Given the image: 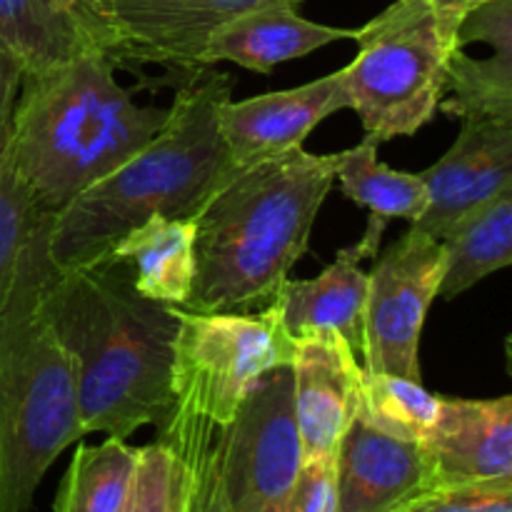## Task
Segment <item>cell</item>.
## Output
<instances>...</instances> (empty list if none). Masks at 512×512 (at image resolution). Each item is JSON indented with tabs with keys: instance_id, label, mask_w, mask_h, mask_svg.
<instances>
[{
	"instance_id": "obj_32",
	"label": "cell",
	"mask_w": 512,
	"mask_h": 512,
	"mask_svg": "<svg viewBox=\"0 0 512 512\" xmlns=\"http://www.w3.org/2000/svg\"><path fill=\"white\" fill-rule=\"evenodd\" d=\"M485 3H493V0H430V5L455 25L463 23L473 10H478Z\"/></svg>"
},
{
	"instance_id": "obj_11",
	"label": "cell",
	"mask_w": 512,
	"mask_h": 512,
	"mask_svg": "<svg viewBox=\"0 0 512 512\" xmlns=\"http://www.w3.org/2000/svg\"><path fill=\"white\" fill-rule=\"evenodd\" d=\"M360 368L353 348L335 330L293 338V408L303 460L338 455L345 428L358 413Z\"/></svg>"
},
{
	"instance_id": "obj_12",
	"label": "cell",
	"mask_w": 512,
	"mask_h": 512,
	"mask_svg": "<svg viewBox=\"0 0 512 512\" xmlns=\"http://www.w3.org/2000/svg\"><path fill=\"white\" fill-rule=\"evenodd\" d=\"M345 108H350L345 73L335 70L293 90L255 95L238 103L230 100L220 115V130L230 160L240 170L303 148V140L325 118Z\"/></svg>"
},
{
	"instance_id": "obj_23",
	"label": "cell",
	"mask_w": 512,
	"mask_h": 512,
	"mask_svg": "<svg viewBox=\"0 0 512 512\" xmlns=\"http://www.w3.org/2000/svg\"><path fill=\"white\" fill-rule=\"evenodd\" d=\"M138 448L120 438L80 445L60 483L55 512H120L133 480Z\"/></svg>"
},
{
	"instance_id": "obj_26",
	"label": "cell",
	"mask_w": 512,
	"mask_h": 512,
	"mask_svg": "<svg viewBox=\"0 0 512 512\" xmlns=\"http://www.w3.org/2000/svg\"><path fill=\"white\" fill-rule=\"evenodd\" d=\"M8 128L10 120L0 133V313L8 300L25 243L38 220L43 218V213L35 208L33 198L25 190L23 180L18 178L13 155H10Z\"/></svg>"
},
{
	"instance_id": "obj_8",
	"label": "cell",
	"mask_w": 512,
	"mask_h": 512,
	"mask_svg": "<svg viewBox=\"0 0 512 512\" xmlns=\"http://www.w3.org/2000/svg\"><path fill=\"white\" fill-rule=\"evenodd\" d=\"M303 448L293 408V370L278 365L245 393L225 425L223 483L233 512H293Z\"/></svg>"
},
{
	"instance_id": "obj_9",
	"label": "cell",
	"mask_w": 512,
	"mask_h": 512,
	"mask_svg": "<svg viewBox=\"0 0 512 512\" xmlns=\"http://www.w3.org/2000/svg\"><path fill=\"white\" fill-rule=\"evenodd\" d=\"M303 0H85L95 40L113 65L200 70L210 35L248 10Z\"/></svg>"
},
{
	"instance_id": "obj_13",
	"label": "cell",
	"mask_w": 512,
	"mask_h": 512,
	"mask_svg": "<svg viewBox=\"0 0 512 512\" xmlns=\"http://www.w3.org/2000/svg\"><path fill=\"white\" fill-rule=\"evenodd\" d=\"M420 178L428 210L410 228L440 240L470 210L512 188V123L465 120L453 148Z\"/></svg>"
},
{
	"instance_id": "obj_2",
	"label": "cell",
	"mask_w": 512,
	"mask_h": 512,
	"mask_svg": "<svg viewBox=\"0 0 512 512\" xmlns=\"http://www.w3.org/2000/svg\"><path fill=\"white\" fill-rule=\"evenodd\" d=\"M338 153L293 148L240 168L195 218V280L185 310L260 313L308 253Z\"/></svg>"
},
{
	"instance_id": "obj_14",
	"label": "cell",
	"mask_w": 512,
	"mask_h": 512,
	"mask_svg": "<svg viewBox=\"0 0 512 512\" xmlns=\"http://www.w3.org/2000/svg\"><path fill=\"white\" fill-rule=\"evenodd\" d=\"M338 512H395L433 488L423 445L373 428L358 413L335 455Z\"/></svg>"
},
{
	"instance_id": "obj_20",
	"label": "cell",
	"mask_w": 512,
	"mask_h": 512,
	"mask_svg": "<svg viewBox=\"0 0 512 512\" xmlns=\"http://www.w3.org/2000/svg\"><path fill=\"white\" fill-rule=\"evenodd\" d=\"M335 180L353 203L370 210V223L358 240L365 258L378 255L380 238L390 220L418 223L428 210V188L420 173H403L378 160V145L363 138V143L338 153Z\"/></svg>"
},
{
	"instance_id": "obj_30",
	"label": "cell",
	"mask_w": 512,
	"mask_h": 512,
	"mask_svg": "<svg viewBox=\"0 0 512 512\" xmlns=\"http://www.w3.org/2000/svg\"><path fill=\"white\" fill-rule=\"evenodd\" d=\"M470 40H485L493 43L495 50H512V23H510V0H493L480 5L460 23L458 43L463 48Z\"/></svg>"
},
{
	"instance_id": "obj_29",
	"label": "cell",
	"mask_w": 512,
	"mask_h": 512,
	"mask_svg": "<svg viewBox=\"0 0 512 512\" xmlns=\"http://www.w3.org/2000/svg\"><path fill=\"white\" fill-rule=\"evenodd\" d=\"M293 512H338L335 458L303 460L293 493Z\"/></svg>"
},
{
	"instance_id": "obj_16",
	"label": "cell",
	"mask_w": 512,
	"mask_h": 512,
	"mask_svg": "<svg viewBox=\"0 0 512 512\" xmlns=\"http://www.w3.org/2000/svg\"><path fill=\"white\" fill-rule=\"evenodd\" d=\"M365 253L360 245L343 248L318 278L285 280L278 295L268 305L280 328L290 340L310 330H335L363 355L365 348V300H368V273L360 268Z\"/></svg>"
},
{
	"instance_id": "obj_24",
	"label": "cell",
	"mask_w": 512,
	"mask_h": 512,
	"mask_svg": "<svg viewBox=\"0 0 512 512\" xmlns=\"http://www.w3.org/2000/svg\"><path fill=\"white\" fill-rule=\"evenodd\" d=\"M443 113L465 120L512 123V50L493 58H470L458 48L450 58L448 88L438 105Z\"/></svg>"
},
{
	"instance_id": "obj_3",
	"label": "cell",
	"mask_w": 512,
	"mask_h": 512,
	"mask_svg": "<svg viewBox=\"0 0 512 512\" xmlns=\"http://www.w3.org/2000/svg\"><path fill=\"white\" fill-rule=\"evenodd\" d=\"M233 83L225 73L195 75L178 90L153 143L50 215L48 258L55 268H80L150 215L198 218L235 170L220 130Z\"/></svg>"
},
{
	"instance_id": "obj_28",
	"label": "cell",
	"mask_w": 512,
	"mask_h": 512,
	"mask_svg": "<svg viewBox=\"0 0 512 512\" xmlns=\"http://www.w3.org/2000/svg\"><path fill=\"white\" fill-rule=\"evenodd\" d=\"M395 512H512V480L435 485Z\"/></svg>"
},
{
	"instance_id": "obj_17",
	"label": "cell",
	"mask_w": 512,
	"mask_h": 512,
	"mask_svg": "<svg viewBox=\"0 0 512 512\" xmlns=\"http://www.w3.org/2000/svg\"><path fill=\"white\" fill-rule=\"evenodd\" d=\"M338 40H355V30L313 23L300 18L298 8L270 5L220 25L205 45V65L228 60L253 73H270L275 65L303 58Z\"/></svg>"
},
{
	"instance_id": "obj_6",
	"label": "cell",
	"mask_w": 512,
	"mask_h": 512,
	"mask_svg": "<svg viewBox=\"0 0 512 512\" xmlns=\"http://www.w3.org/2000/svg\"><path fill=\"white\" fill-rule=\"evenodd\" d=\"M458 30L430 0H395L355 30L358 55L343 73L365 140L408 138L435 118L460 48Z\"/></svg>"
},
{
	"instance_id": "obj_5",
	"label": "cell",
	"mask_w": 512,
	"mask_h": 512,
	"mask_svg": "<svg viewBox=\"0 0 512 512\" xmlns=\"http://www.w3.org/2000/svg\"><path fill=\"white\" fill-rule=\"evenodd\" d=\"M48 228L50 215H43L0 313V512H28L50 465L85 438L78 368L43 303Z\"/></svg>"
},
{
	"instance_id": "obj_10",
	"label": "cell",
	"mask_w": 512,
	"mask_h": 512,
	"mask_svg": "<svg viewBox=\"0 0 512 512\" xmlns=\"http://www.w3.org/2000/svg\"><path fill=\"white\" fill-rule=\"evenodd\" d=\"M443 270V243L415 228L375 260L365 300V370L420 380V335Z\"/></svg>"
},
{
	"instance_id": "obj_31",
	"label": "cell",
	"mask_w": 512,
	"mask_h": 512,
	"mask_svg": "<svg viewBox=\"0 0 512 512\" xmlns=\"http://www.w3.org/2000/svg\"><path fill=\"white\" fill-rule=\"evenodd\" d=\"M20 78H23V65H20L18 58L0 43V133H3V128L8 125L10 113H13Z\"/></svg>"
},
{
	"instance_id": "obj_21",
	"label": "cell",
	"mask_w": 512,
	"mask_h": 512,
	"mask_svg": "<svg viewBox=\"0 0 512 512\" xmlns=\"http://www.w3.org/2000/svg\"><path fill=\"white\" fill-rule=\"evenodd\" d=\"M0 43L18 58L23 73L100 48L75 0H0Z\"/></svg>"
},
{
	"instance_id": "obj_27",
	"label": "cell",
	"mask_w": 512,
	"mask_h": 512,
	"mask_svg": "<svg viewBox=\"0 0 512 512\" xmlns=\"http://www.w3.org/2000/svg\"><path fill=\"white\" fill-rule=\"evenodd\" d=\"M120 512H183V470L163 440L155 438V443L138 448Z\"/></svg>"
},
{
	"instance_id": "obj_15",
	"label": "cell",
	"mask_w": 512,
	"mask_h": 512,
	"mask_svg": "<svg viewBox=\"0 0 512 512\" xmlns=\"http://www.w3.org/2000/svg\"><path fill=\"white\" fill-rule=\"evenodd\" d=\"M435 485L512 480V398H440V415L423 440Z\"/></svg>"
},
{
	"instance_id": "obj_1",
	"label": "cell",
	"mask_w": 512,
	"mask_h": 512,
	"mask_svg": "<svg viewBox=\"0 0 512 512\" xmlns=\"http://www.w3.org/2000/svg\"><path fill=\"white\" fill-rule=\"evenodd\" d=\"M43 303L78 368L83 433L128 440L145 425L160 428L173 403L178 308L140 295L128 265L113 260L50 263Z\"/></svg>"
},
{
	"instance_id": "obj_18",
	"label": "cell",
	"mask_w": 512,
	"mask_h": 512,
	"mask_svg": "<svg viewBox=\"0 0 512 512\" xmlns=\"http://www.w3.org/2000/svg\"><path fill=\"white\" fill-rule=\"evenodd\" d=\"M103 260L128 265L135 290L148 300L185 308L195 280V218L150 215Z\"/></svg>"
},
{
	"instance_id": "obj_19",
	"label": "cell",
	"mask_w": 512,
	"mask_h": 512,
	"mask_svg": "<svg viewBox=\"0 0 512 512\" xmlns=\"http://www.w3.org/2000/svg\"><path fill=\"white\" fill-rule=\"evenodd\" d=\"M173 390V403L158 430L183 470V512H233L223 483V438L220 425L188 390Z\"/></svg>"
},
{
	"instance_id": "obj_33",
	"label": "cell",
	"mask_w": 512,
	"mask_h": 512,
	"mask_svg": "<svg viewBox=\"0 0 512 512\" xmlns=\"http://www.w3.org/2000/svg\"><path fill=\"white\" fill-rule=\"evenodd\" d=\"M75 3H78V5H80V8H83V10H85V0H75ZM85 18H88V15H85ZM88 23H90V20H88Z\"/></svg>"
},
{
	"instance_id": "obj_4",
	"label": "cell",
	"mask_w": 512,
	"mask_h": 512,
	"mask_svg": "<svg viewBox=\"0 0 512 512\" xmlns=\"http://www.w3.org/2000/svg\"><path fill=\"white\" fill-rule=\"evenodd\" d=\"M103 48H88L20 78L10 155L43 215H55L153 143L168 110L140 108L115 80Z\"/></svg>"
},
{
	"instance_id": "obj_22",
	"label": "cell",
	"mask_w": 512,
	"mask_h": 512,
	"mask_svg": "<svg viewBox=\"0 0 512 512\" xmlns=\"http://www.w3.org/2000/svg\"><path fill=\"white\" fill-rule=\"evenodd\" d=\"M445 270L438 295L453 300L512 263V188L470 210L440 238Z\"/></svg>"
},
{
	"instance_id": "obj_7",
	"label": "cell",
	"mask_w": 512,
	"mask_h": 512,
	"mask_svg": "<svg viewBox=\"0 0 512 512\" xmlns=\"http://www.w3.org/2000/svg\"><path fill=\"white\" fill-rule=\"evenodd\" d=\"M170 388H183L228 425L255 380L290 365L293 340L270 308L260 313H195L178 308Z\"/></svg>"
},
{
	"instance_id": "obj_25",
	"label": "cell",
	"mask_w": 512,
	"mask_h": 512,
	"mask_svg": "<svg viewBox=\"0 0 512 512\" xmlns=\"http://www.w3.org/2000/svg\"><path fill=\"white\" fill-rule=\"evenodd\" d=\"M358 415L383 433L423 443L440 415V395L420 380L360 368Z\"/></svg>"
}]
</instances>
